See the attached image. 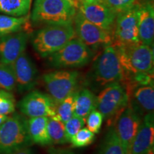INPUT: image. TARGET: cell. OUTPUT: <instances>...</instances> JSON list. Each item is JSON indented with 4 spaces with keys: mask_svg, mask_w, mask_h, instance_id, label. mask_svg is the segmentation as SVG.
<instances>
[{
    "mask_svg": "<svg viewBox=\"0 0 154 154\" xmlns=\"http://www.w3.org/2000/svg\"><path fill=\"white\" fill-rule=\"evenodd\" d=\"M125 72L121 66L116 48L109 44L103 48L96 59L86 76V84L94 93H97L113 82H122Z\"/></svg>",
    "mask_w": 154,
    "mask_h": 154,
    "instance_id": "obj_1",
    "label": "cell"
},
{
    "mask_svg": "<svg viewBox=\"0 0 154 154\" xmlns=\"http://www.w3.org/2000/svg\"><path fill=\"white\" fill-rule=\"evenodd\" d=\"M16 88V79L11 65L0 62V89L12 92Z\"/></svg>",
    "mask_w": 154,
    "mask_h": 154,
    "instance_id": "obj_26",
    "label": "cell"
},
{
    "mask_svg": "<svg viewBox=\"0 0 154 154\" xmlns=\"http://www.w3.org/2000/svg\"><path fill=\"white\" fill-rule=\"evenodd\" d=\"M48 154H76L72 150L67 149H51Z\"/></svg>",
    "mask_w": 154,
    "mask_h": 154,
    "instance_id": "obj_32",
    "label": "cell"
},
{
    "mask_svg": "<svg viewBox=\"0 0 154 154\" xmlns=\"http://www.w3.org/2000/svg\"><path fill=\"white\" fill-rule=\"evenodd\" d=\"M72 1H73V2H76V0H72ZM75 3H76V2H75Z\"/></svg>",
    "mask_w": 154,
    "mask_h": 154,
    "instance_id": "obj_36",
    "label": "cell"
},
{
    "mask_svg": "<svg viewBox=\"0 0 154 154\" xmlns=\"http://www.w3.org/2000/svg\"><path fill=\"white\" fill-rule=\"evenodd\" d=\"M83 3H94V2H100L101 0H82Z\"/></svg>",
    "mask_w": 154,
    "mask_h": 154,
    "instance_id": "obj_35",
    "label": "cell"
},
{
    "mask_svg": "<svg viewBox=\"0 0 154 154\" xmlns=\"http://www.w3.org/2000/svg\"><path fill=\"white\" fill-rule=\"evenodd\" d=\"M54 101L49 94L34 90L26 94L18 103V108L22 115L29 118L55 116Z\"/></svg>",
    "mask_w": 154,
    "mask_h": 154,
    "instance_id": "obj_12",
    "label": "cell"
},
{
    "mask_svg": "<svg viewBox=\"0 0 154 154\" xmlns=\"http://www.w3.org/2000/svg\"><path fill=\"white\" fill-rule=\"evenodd\" d=\"M116 48L125 72L124 79L136 73L153 72V47L139 42Z\"/></svg>",
    "mask_w": 154,
    "mask_h": 154,
    "instance_id": "obj_5",
    "label": "cell"
},
{
    "mask_svg": "<svg viewBox=\"0 0 154 154\" xmlns=\"http://www.w3.org/2000/svg\"><path fill=\"white\" fill-rule=\"evenodd\" d=\"M49 117L40 116L27 119V129L32 143L42 146L51 145L47 131Z\"/></svg>",
    "mask_w": 154,
    "mask_h": 154,
    "instance_id": "obj_18",
    "label": "cell"
},
{
    "mask_svg": "<svg viewBox=\"0 0 154 154\" xmlns=\"http://www.w3.org/2000/svg\"><path fill=\"white\" fill-rule=\"evenodd\" d=\"M76 91L66 96L64 99L57 105L56 107L55 119L61 121L63 124L66 123L74 115V101Z\"/></svg>",
    "mask_w": 154,
    "mask_h": 154,
    "instance_id": "obj_25",
    "label": "cell"
},
{
    "mask_svg": "<svg viewBox=\"0 0 154 154\" xmlns=\"http://www.w3.org/2000/svg\"><path fill=\"white\" fill-rule=\"evenodd\" d=\"M99 154H126L113 124L106 133L100 146Z\"/></svg>",
    "mask_w": 154,
    "mask_h": 154,
    "instance_id": "obj_21",
    "label": "cell"
},
{
    "mask_svg": "<svg viewBox=\"0 0 154 154\" xmlns=\"http://www.w3.org/2000/svg\"><path fill=\"white\" fill-rule=\"evenodd\" d=\"M95 139V134L87 128H82L73 136L69 143L74 148H82L89 146Z\"/></svg>",
    "mask_w": 154,
    "mask_h": 154,
    "instance_id": "obj_28",
    "label": "cell"
},
{
    "mask_svg": "<svg viewBox=\"0 0 154 154\" xmlns=\"http://www.w3.org/2000/svg\"><path fill=\"white\" fill-rule=\"evenodd\" d=\"M29 38L27 32H22L0 37V62L11 65L24 52Z\"/></svg>",
    "mask_w": 154,
    "mask_h": 154,
    "instance_id": "obj_14",
    "label": "cell"
},
{
    "mask_svg": "<svg viewBox=\"0 0 154 154\" xmlns=\"http://www.w3.org/2000/svg\"><path fill=\"white\" fill-rule=\"evenodd\" d=\"M103 117L97 109L92 111L86 117V122L87 128L94 134L99 133L103 124Z\"/></svg>",
    "mask_w": 154,
    "mask_h": 154,
    "instance_id": "obj_31",
    "label": "cell"
},
{
    "mask_svg": "<svg viewBox=\"0 0 154 154\" xmlns=\"http://www.w3.org/2000/svg\"><path fill=\"white\" fill-rule=\"evenodd\" d=\"M73 26L76 37L92 51L112 44V32L103 29L88 21L79 11L74 17Z\"/></svg>",
    "mask_w": 154,
    "mask_h": 154,
    "instance_id": "obj_9",
    "label": "cell"
},
{
    "mask_svg": "<svg viewBox=\"0 0 154 154\" xmlns=\"http://www.w3.org/2000/svg\"><path fill=\"white\" fill-rule=\"evenodd\" d=\"M8 117L9 116H7V115H0V126H1V125L7 119H8Z\"/></svg>",
    "mask_w": 154,
    "mask_h": 154,
    "instance_id": "obj_34",
    "label": "cell"
},
{
    "mask_svg": "<svg viewBox=\"0 0 154 154\" xmlns=\"http://www.w3.org/2000/svg\"><path fill=\"white\" fill-rule=\"evenodd\" d=\"M96 109V96L93 91L87 88L76 91L74 101V115L86 120L88 114Z\"/></svg>",
    "mask_w": 154,
    "mask_h": 154,
    "instance_id": "obj_20",
    "label": "cell"
},
{
    "mask_svg": "<svg viewBox=\"0 0 154 154\" xmlns=\"http://www.w3.org/2000/svg\"><path fill=\"white\" fill-rule=\"evenodd\" d=\"M92 57L93 51L76 37L47 58L49 64L54 68L71 69L86 66Z\"/></svg>",
    "mask_w": 154,
    "mask_h": 154,
    "instance_id": "obj_6",
    "label": "cell"
},
{
    "mask_svg": "<svg viewBox=\"0 0 154 154\" xmlns=\"http://www.w3.org/2000/svg\"><path fill=\"white\" fill-rule=\"evenodd\" d=\"M76 5L72 0H35L32 20L46 24H73Z\"/></svg>",
    "mask_w": 154,
    "mask_h": 154,
    "instance_id": "obj_4",
    "label": "cell"
},
{
    "mask_svg": "<svg viewBox=\"0 0 154 154\" xmlns=\"http://www.w3.org/2000/svg\"><path fill=\"white\" fill-rule=\"evenodd\" d=\"M42 79L50 97L57 105L76 91L79 73L72 70H57L44 74Z\"/></svg>",
    "mask_w": 154,
    "mask_h": 154,
    "instance_id": "obj_8",
    "label": "cell"
},
{
    "mask_svg": "<svg viewBox=\"0 0 154 154\" xmlns=\"http://www.w3.org/2000/svg\"><path fill=\"white\" fill-rule=\"evenodd\" d=\"M138 38L140 43L153 47L154 38V8L151 3L138 5L137 11Z\"/></svg>",
    "mask_w": 154,
    "mask_h": 154,
    "instance_id": "obj_17",
    "label": "cell"
},
{
    "mask_svg": "<svg viewBox=\"0 0 154 154\" xmlns=\"http://www.w3.org/2000/svg\"><path fill=\"white\" fill-rule=\"evenodd\" d=\"M79 12L103 29L112 32L117 14L101 2L83 3Z\"/></svg>",
    "mask_w": 154,
    "mask_h": 154,
    "instance_id": "obj_15",
    "label": "cell"
},
{
    "mask_svg": "<svg viewBox=\"0 0 154 154\" xmlns=\"http://www.w3.org/2000/svg\"><path fill=\"white\" fill-rule=\"evenodd\" d=\"M136 1L137 0H101L100 2L119 14L132 8L136 5Z\"/></svg>",
    "mask_w": 154,
    "mask_h": 154,
    "instance_id": "obj_30",
    "label": "cell"
},
{
    "mask_svg": "<svg viewBox=\"0 0 154 154\" xmlns=\"http://www.w3.org/2000/svg\"><path fill=\"white\" fill-rule=\"evenodd\" d=\"M129 99V101L134 103L143 113L153 112V84L136 86L131 93Z\"/></svg>",
    "mask_w": 154,
    "mask_h": 154,
    "instance_id": "obj_19",
    "label": "cell"
},
{
    "mask_svg": "<svg viewBox=\"0 0 154 154\" xmlns=\"http://www.w3.org/2000/svg\"><path fill=\"white\" fill-rule=\"evenodd\" d=\"M32 144L24 115L13 113L0 126V154H12Z\"/></svg>",
    "mask_w": 154,
    "mask_h": 154,
    "instance_id": "obj_3",
    "label": "cell"
},
{
    "mask_svg": "<svg viewBox=\"0 0 154 154\" xmlns=\"http://www.w3.org/2000/svg\"><path fill=\"white\" fill-rule=\"evenodd\" d=\"M11 65L16 79L17 91L22 94L33 89L37 82L38 70L29 56L24 51Z\"/></svg>",
    "mask_w": 154,
    "mask_h": 154,
    "instance_id": "obj_13",
    "label": "cell"
},
{
    "mask_svg": "<svg viewBox=\"0 0 154 154\" xmlns=\"http://www.w3.org/2000/svg\"><path fill=\"white\" fill-rule=\"evenodd\" d=\"M47 131L51 145H63L68 143L64 124L61 121L54 117H49L47 121Z\"/></svg>",
    "mask_w": 154,
    "mask_h": 154,
    "instance_id": "obj_24",
    "label": "cell"
},
{
    "mask_svg": "<svg viewBox=\"0 0 154 154\" xmlns=\"http://www.w3.org/2000/svg\"><path fill=\"white\" fill-rule=\"evenodd\" d=\"M16 100L10 91L0 89V115L9 116L15 112Z\"/></svg>",
    "mask_w": 154,
    "mask_h": 154,
    "instance_id": "obj_27",
    "label": "cell"
},
{
    "mask_svg": "<svg viewBox=\"0 0 154 154\" xmlns=\"http://www.w3.org/2000/svg\"><path fill=\"white\" fill-rule=\"evenodd\" d=\"M138 5L117 14L113 28V42L116 47L139 43L137 23Z\"/></svg>",
    "mask_w": 154,
    "mask_h": 154,
    "instance_id": "obj_10",
    "label": "cell"
},
{
    "mask_svg": "<svg viewBox=\"0 0 154 154\" xmlns=\"http://www.w3.org/2000/svg\"><path fill=\"white\" fill-rule=\"evenodd\" d=\"M12 154H35V153H34V150L31 149L30 147H26L24 148V149L19 150V151L14 152Z\"/></svg>",
    "mask_w": 154,
    "mask_h": 154,
    "instance_id": "obj_33",
    "label": "cell"
},
{
    "mask_svg": "<svg viewBox=\"0 0 154 154\" xmlns=\"http://www.w3.org/2000/svg\"><path fill=\"white\" fill-rule=\"evenodd\" d=\"M128 102L129 97L124 85L121 82H113L105 86L96 96V109L103 119L110 120L116 115L119 116Z\"/></svg>",
    "mask_w": 154,
    "mask_h": 154,
    "instance_id": "obj_7",
    "label": "cell"
},
{
    "mask_svg": "<svg viewBox=\"0 0 154 154\" xmlns=\"http://www.w3.org/2000/svg\"><path fill=\"white\" fill-rule=\"evenodd\" d=\"M28 24V15L17 17L0 14V37L22 32Z\"/></svg>",
    "mask_w": 154,
    "mask_h": 154,
    "instance_id": "obj_22",
    "label": "cell"
},
{
    "mask_svg": "<svg viewBox=\"0 0 154 154\" xmlns=\"http://www.w3.org/2000/svg\"><path fill=\"white\" fill-rule=\"evenodd\" d=\"M76 37L73 24H47L36 32L32 45L40 57L47 58Z\"/></svg>",
    "mask_w": 154,
    "mask_h": 154,
    "instance_id": "obj_2",
    "label": "cell"
},
{
    "mask_svg": "<svg viewBox=\"0 0 154 154\" xmlns=\"http://www.w3.org/2000/svg\"><path fill=\"white\" fill-rule=\"evenodd\" d=\"M143 113L134 103L129 101L116 118L115 129L126 154L131 153L133 140L139 128Z\"/></svg>",
    "mask_w": 154,
    "mask_h": 154,
    "instance_id": "obj_11",
    "label": "cell"
},
{
    "mask_svg": "<svg viewBox=\"0 0 154 154\" xmlns=\"http://www.w3.org/2000/svg\"><path fill=\"white\" fill-rule=\"evenodd\" d=\"M85 119L76 115L73 116L72 118L69 119L66 123H64L65 134H66L68 143L70 142L71 139L76 133H78L82 128H84L85 126Z\"/></svg>",
    "mask_w": 154,
    "mask_h": 154,
    "instance_id": "obj_29",
    "label": "cell"
},
{
    "mask_svg": "<svg viewBox=\"0 0 154 154\" xmlns=\"http://www.w3.org/2000/svg\"><path fill=\"white\" fill-rule=\"evenodd\" d=\"M32 0H0V12L12 17L28 15Z\"/></svg>",
    "mask_w": 154,
    "mask_h": 154,
    "instance_id": "obj_23",
    "label": "cell"
},
{
    "mask_svg": "<svg viewBox=\"0 0 154 154\" xmlns=\"http://www.w3.org/2000/svg\"><path fill=\"white\" fill-rule=\"evenodd\" d=\"M154 143L153 112L142 119L137 134L133 140L130 154H153Z\"/></svg>",
    "mask_w": 154,
    "mask_h": 154,
    "instance_id": "obj_16",
    "label": "cell"
}]
</instances>
